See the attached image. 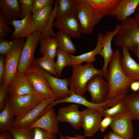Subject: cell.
I'll return each mask as SVG.
<instances>
[{
  "instance_id": "obj_42",
  "label": "cell",
  "mask_w": 139,
  "mask_h": 139,
  "mask_svg": "<svg viewBox=\"0 0 139 139\" xmlns=\"http://www.w3.org/2000/svg\"><path fill=\"white\" fill-rule=\"evenodd\" d=\"M9 85L4 81L0 86V111L5 107L6 98L8 96Z\"/></svg>"
},
{
  "instance_id": "obj_11",
  "label": "cell",
  "mask_w": 139,
  "mask_h": 139,
  "mask_svg": "<svg viewBox=\"0 0 139 139\" xmlns=\"http://www.w3.org/2000/svg\"><path fill=\"white\" fill-rule=\"evenodd\" d=\"M9 98L11 108L15 118L24 115L42 100L35 94L14 97H9Z\"/></svg>"
},
{
  "instance_id": "obj_28",
  "label": "cell",
  "mask_w": 139,
  "mask_h": 139,
  "mask_svg": "<svg viewBox=\"0 0 139 139\" xmlns=\"http://www.w3.org/2000/svg\"><path fill=\"white\" fill-rule=\"evenodd\" d=\"M133 120L139 121V92L127 94L121 99Z\"/></svg>"
},
{
  "instance_id": "obj_8",
  "label": "cell",
  "mask_w": 139,
  "mask_h": 139,
  "mask_svg": "<svg viewBox=\"0 0 139 139\" xmlns=\"http://www.w3.org/2000/svg\"><path fill=\"white\" fill-rule=\"evenodd\" d=\"M54 101L55 99L53 98L43 99L26 114L15 118L13 126L21 128L28 127L45 113L48 107Z\"/></svg>"
},
{
  "instance_id": "obj_17",
  "label": "cell",
  "mask_w": 139,
  "mask_h": 139,
  "mask_svg": "<svg viewBox=\"0 0 139 139\" xmlns=\"http://www.w3.org/2000/svg\"><path fill=\"white\" fill-rule=\"evenodd\" d=\"M79 105L75 103L60 108L57 114L59 121L69 123L76 130L80 129L82 112L79 111Z\"/></svg>"
},
{
  "instance_id": "obj_18",
  "label": "cell",
  "mask_w": 139,
  "mask_h": 139,
  "mask_svg": "<svg viewBox=\"0 0 139 139\" xmlns=\"http://www.w3.org/2000/svg\"><path fill=\"white\" fill-rule=\"evenodd\" d=\"M120 27V25H117L112 31H106L102 40L103 47L99 55L104 59V65L101 70L103 76L106 79L107 76L108 66L114 52L111 47L112 41L119 31Z\"/></svg>"
},
{
  "instance_id": "obj_52",
  "label": "cell",
  "mask_w": 139,
  "mask_h": 139,
  "mask_svg": "<svg viewBox=\"0 0 139 139\" xmlns=\"http://www.w3.org/2000/svg\"><path fill=\"white\" fill-rule=\"evenodd\" d=\"M138 82H139V81H138Z\"/></svg>"
},
{
  "instance_id": "obj_43",
  "label": "cell",
  "mask_w": 139,
  "mask_h": 139,
  "mask_svg": "<svg viewBox=\"0 0 139 139\" xmlns=\"http://www.w3.org/2000/svg\"><path fill=\"white\" fill-rule=\"evenodd\" d=\"M114 117L106 116L102 119L100 125L99 130L102 133L112 123Z\"/></svg>"
},
{
  "instance_id": "obj_38",
  "label": "cell",
  "mask_w": 139,
  "mask_h": 139,
  "mask_svg": "<svg viewBox=\"0 0 139 139\" xmlns=\"http://www.w3.org/2000/svg\"><path fill=\"white\" fill-rule=\"evenodd\" d=\"M19 1L21 6V19H22L32 13L33 0H20Z\"/></svg>"
},
{
  "instance_id": "obj_30",
  "label": "cell",
  "mask_w": 139,
  "mask_h": 139,
  "mask_svg": "<svg viewBox=\"0 0 139 139\" xmlns=\"http://www.w3.org/2000/svg\"><path fill=\"white\" fill-rule=\"evenodd\" d=\"M24 43V38L9 41L4 38H0V54L5 55L19 49H22Z\"/></svg>"
},
{
  "instance_id": "obj_27",
  "label": "cell",
  "mask_w": 139,
  "mask_h": 139,
  "mask_svg": "<svg viewBox=\"0 0 139 139\" xmlns=\"http://www.w3.org/2000/svg\"><path fill=\"white\" fill-rule=\"evenodd\" d=\"M39 50L43 56L54 60L56 57L58 44L56 37L47 36L41 39Z\"/></svg>"
},
{
  "instance_id": "obj_46",
  "label": "cell",
  "mask_w": 139,
  "mask_h": 139,
  "mask_svg": "<svg viewBox=\"0 0 139 139\" xmlns=\"http://www.w3.org/2000/svg\"><path fill=\"white\" fill-rule=\"evenodd\" d=\"M0 139H14L12 134L9 132H7L0 134Z\"/></svg>"
},
{
  "instance_id": "obj_2",
  "label": "cell",
  "mask_w": 139,
  "mask_h": 139,
  "mask_svg": "<svg viewBox=\"0 0 139 139\" xmlns=\"http://www.w3.org/2000/svg\"><path fill=\"white\" fill-rule=\"evenodd\" d=\"M119 31L114 38L116 46L132 51L139 60V21L129 17L121 22Z\"/></svg>"
},
{
  "instance_id": "obj_3",
  "label": "cell",
  "mask_w": 139,
  "mask_h": 139,
  "mask_svg": "<svg viewBox=\"0 0 139 139\" xmlns=\"http://www.w3.org/2000/svg\"><path fill=\"white\" fill-rule=\"evenodd\" d=\"M103 75L101 70L95 68L92 63L72 66V73L69 79V86L71 91L84 96L86 91V85L89 81L94 75Z\"/></svg>"
},
{
  "instance_id": "obj_6",
  "label": "cell",
  "mask_w": 139,
  "mask_h": 139,
  "mask_svg": "<svg viewBox=\"0 0 139 139\" xmlns=\"http://www.w3.org/2000/svg\"><path fill=\"white\" fill-rule=\"evenodd\" d=\"M41 39V32L35 31L27 38L22 49L18 64L19 73L25 74L34 61V54Z\"/></svg>"
},
{
  "instance_id": "obj_4",
  "label": "cell",
  "mask_w": 139,
  "mask_h": 139,
  "mask_svg": "<svg viewBox=\"0 0 139 139\" xmlns=\"http://www.w3.org/2000/svg\"><path fill=\"white\" fill-rule=\"evenodd\" d=\"M76 13L80 22L82 34L90 35L94 26L101 20L91 5L85 0H76Z\"/></svg>"
},
{
  "instance_id": "obj_21",
  "label": "cell",
  "mask_w": 139,
  "mask_h": 139,
  "mask_svg": "<svg viewBox=\"0 0 139 139\" xmlns=\"http://www.w3.org/2000/svg\"><path fill=\"white\" fill-rule=\"evenodd\" d=\"M122 48L123 56L120 64L122 70L128 78L135 81L139 80V63L131 56L128 49Z\"/></svg>"
},
{
  "instance_id": "obj_37",
  "label": "cell",
  "mask_w": 139,
  "mask_h": 139,
  "mask_svg": "<svg viewBox=\"0 0 139 139\" xmlns=\"http://www.w3.org/2000/svg\"><path fill=\"white\" fill-rule=\"evenodd\" d=\"M127 111L126 107L121 100L117 103L111 107L107 108L102 111V117H114Z\"/></svg>"
},
{
  "instance_id": "obj_5",
  "label": "cell",
  "mask_w": 139,
  "mask_h": 139,
  "mask_svg": "<svg viewBox=\"0 0 139 139\" xmlns=\"http://www.w3.org/2000/svg\"><path fill=\"white\" fill-rule=\"evenodd\" d=\"M25 74L36 95L42 100L49 98H54L47 81L34 61Z\"/></svg>"
},
{
  "instance_id": "obj_31",
  "label": "cell",
  "mask_w": 139,
  "mask_h": 139,
  "mask_svg": "<svg viewBox=\"0 0 139 139\" xmlns=\"http://www.w3.org/2000/svg\"><path fill=\"white\" fill-rule=\"evenodd\" d=\"M58 48L70 54H74L76 48L71 37L67 34L60 31L56 33Z\"/></svg>"
},
{
  "instance_id": "obj_32",
  "label": "cell",
  "mask_w": 139,
  "mask_h": 139,
  "mask_svg": "<svg viewBox=\"0 0 139 139\" xmlns=\"http://www.w3.org/2000/svg\"><path fill=\"white\" fill-rule=\"evenodd\" d=\"M57 3L58 8L56 19L76 12V0H58Z\"/></svg>"
},
{
  "instance_id": "obj_13",
  "label": "cell",
  "mask_w": 139,
  "mask_h": 139,
  "mask_svg": "<svg viewBox=\"0 0 139 139\" xmlns=\"http://www.w3.org/2000/svg\"><path fill=\"white\" fill-rule=\"evenodd\" d=\"M40 68L51 89L55 100H64L70 96L71 92L68 88L69 79L58 78Z\"/></svg>"
},
{
  "instance_id": "obj_14",
  "label": "cell",
  "mask_w": 139,
  "mask_h": 139,
  "mask_svg": "<svg viewBox=\"0 0 139 139\" xmlns=\"http://www.w3.org/2000/svg\"><path fill=\"white\" fill-rule=\"evenodd\" d=\"M133 120L127 110L114 117L110 127L113 132L125 139H132L134 136Z\"/></svg>"
},
{
  "instance_id": "obj_22",
  "label": "cell",
  "mask_w": 139,
  "mask_h": 139,
  "mask_svg": "<svg viewBox=\"0 0 139 139\" xmlns=\"http://www.w3.org/2000/svg\"><path fill=\"white\" fill-rule=\"evenodd\" d=\"M139 4V0H120L112 16L121 22L135 13Z\"/></svg>"
},
{
  "instance_id": "obj_33",
  "label": "cell",
  "mask_w": 139,
  "mask_h": 139,
  "mask_svg": "<svg viewBox=\"0 0 139 139\" xmlns=\"http://www.w3.org/2000/svg\"><path fill=\"white\" fill-rule=\"evenodd\" d=\"M55 63L56 70L58 77L60 76L62 71L66 66H70L71 54L58 48Z\"/></svg>"
},
{
  "instance_id": "obj_1",
  "label": "cell",
  "mask_w": 139,
  "mask_h": 139,
  "mask_svg": "<svg viewBox=\"0 0 139 139\" xmlns=\"http://www.w3.org/2000/svg\"><path fill=\"white\" fill-rule=\"evenodd\" d=\"M122 57L120 50L116 49L109 63L106 78L109 88L107 100L120 94H128L131 84L135 81L128 78L122 70L120 64Z\"/></svg>"
},
{
  "instance_id": "obj_29",
  "label": "cell",
  "mask_w": 139,
  "mask_h": 139,
  "mask_svg": "<svg viewBox=\"0 0 139 139\" xmlns=\"http://www.w3.org/2000/svg\"><path fill=\"white\" fill-rule=\"evenodd\" d=\"M53 8L52 5L48 6L32 14L35 31L41 32L43 31L50 18Z\"/></svg>"
},
{
  "instance_id": "obj_10",
  "label": "cell",
  "mask_w": 139,
  "mask_h": 139,
  "mask_svg": "<svg viewBox=\"0 0 139 139\" xmlns=\"http://www.w3.org/2000/svg\"><path fill=\"white\" fill-rule=\"evenodd\" d=\"M71 95L70 97L64 100L53 101L48 106V108L60 103L67 102L81 105L87 108L102 111L106 108L114 106L121 100L120 97L117 96L102 103H94L87 100L83 96L77 94L72 92L71 91Z\"/></svg>"
},
{
  "instance_id": "obj_7",
  "label": "cell",
  "mask_w": 139,
  "mask_h": 139,
  "mask_svg": "<svg viewBox=\"0 0 139 139\" xmlns=\"http://www.w3.org/2000/svg\"><path fill=\"white\" fill-rule=\"evenodd\" d=\"M102 75L97 74L89 80L86 85V91L90 93L92 103L99 104L107 101L109 88L106 81Z\"/></svg>"
},
{
  "instance_id": "obj_44",
  "label": "cell",
  "mask_w": 139,
  "mask_h": 139,
  "mask_svg": "<svg viewBox=\"0 0 139 139\" xmlns=\"http://www.w3.org/2000/svg\"><path fill=\"white\" fill-rule=\"evenodd\" d=\"M5 55H0V83L1 85L3 81L5 70Z\"/></svg>"
},
{
  "instance_id": "obj_20",
  "label": "cell",
  "mask_w": 139,
  "mask_h": 139,
  "mask_svg": "<svg viewBox=\"0 0 139 139\" xmlns=\"http://www.w3.org/2000/svg\"><path fill=\"white\" fill-rule=\"evenodd\" d=\"M35 93L25 74L18 73L16 78L9 85L8 95L14 97Z\"/></svg>"
},
{
  "instance_id": "obj_45",
  "label": "cell",
  "mask_w": 139,
  "mask_h": 139,
  "mask_svg": "<svg viewBox=\"0 0 139 139\" xmlns=\"http://www.w3.org/2000/svg\"><path fill=\"white\" fill-rule=\"evenodd\" d=\"M103 139H125L122 137L117 134L113 132H110L105 135Z\"/></svg>"
},
{
  "instance_id": "obj_19",
  "label": "cell",
  "mask_w": 139,
  "mask_h": 139,
  "mask_svg": "<svg viewBox=\"0 0 139 139\" xmlns=\"http://www.w3.org/2000/svg\"><path fill=\"white\" fill-rule=\"evenodd\" d=\"M22 49L5 55L3 81L9 85L12 82L18 73V66Z\"/></svg>"
},
{
  "instance_id": "obj_9",
  "label": "cell",
  "mask_w": 139,
  "mask_h": 139,
  "mask_svg": "<svg viewBox=\"0 0 139 139\" xmlns=\"http://www.w3.org/2000/svg\"><path fill=\"white\" fill-rule=\"evenodd\" d=\"M53 27L71 38H80L82 34L81 25L76 12L56 19L54 22Z\"/></svg>"
},
{
  "instance_id": "obj_41",
  "label": "cell",
  "mask_w": 139,
  "mask_h": 139,
  "mask_svg": "<svg viewBox=\"0 0 139 139\" xmlns=\"http://www.w3.org/2000/svg\"><path fill=\"white\" fill-rule=\"evenodd\" d=\"M55 1V0H33L32 13L48 6L52 5Z\"/></svg>"
},
{
  "instance_id": "obj_26",
  "label": "cell",
  "mask_w": 139,
  "mask_h": 139,
  "mask_svg": "<svg viewBox=\"0 0 139 139\" xmlns=\"http://www.w3.org/2000/svg\"><path fill=\"white\" fill-rule=\"evenodd\" d=\"M11 105L10 98H6L4 107L0 113V132H8L14 124L15 118Z\"/></svg>"
},
{
  "instance_id": "obj_12",
  "label": "cell",
  "mask_w": 139,
  "mask_h": 139,
  "mask_svg": "<svg viewBox=\"0 0 139 139\" xmlns=\"http://www.w3.org/2000/svg\"><path fill=\"white\" fill-rule=\"evenodd\" d=\"M102 111L88 108L81 111V127L85 136L92 137L99 130Z\"/></svg>"
},
{
  "instance_id": "obj_50",
  "label": "cell",
  "mask_w": 139,
  "mask_h": 139,
  "mask_svg": "<svg viewBox=\"0 0 139 139\" xmlns=\"http://www.w3.org/2000/svg\"><path fill=\"white\" fill-rule=\"evenodd\" d=\"M59 134L60 139H66L64 137V136L63 135H62L60 133Z\"/></svg>"
},
{
  "instance_id": "obj_47",
  "label": "cell",
  "mask_w": 139,
  "mask_h": 139,
  "mask_svg": "<svg viewBox=\"0 0 139 139\" xmlns=\"http://www.w3.org/2000/svg\"><path fill=\"white\" fill-rule=\"evenodd\" d=\"M85 136L81 135L75 134L73 137L68 135L64 136L66 139H87Z\"/></svg>"
},
{
  "instance_id": "obj_16",
  "label": "cell",
  "mask_w": 139,
  "mask_h": 139,
  "mask_svg": "<svg viewBox=\"0 0 139 139\" xmlns=\"http://www.w3.org/2000/svg\"><path fill=\"white\" fill-rule=\"evenodd\" d=\"M9 23L14 28V30L11 36L12 40L27 38L36 30L32 13L23 19L9 22Z\"/></svg>"
},
{
  "instance_id": "obj_51",
  "label": "cell",
  "mask_w": 139,
  "mask_h": 139,
  "mask_svg": "<svg viewBox=\"0 0 139 139\" xmlns=\"http://www.w3.org/2000/svg\"><path fill=\"white\" fill-rule=\"evenodd\" d=\"M137 139H139V137L137 138Z\"/></svg>"
},
{
  "instance_id": "obj_35",
  "label": "cell",
  "mask_w": 139,
  "mask_h": 139,
  "mask_svg": "<svg viewBox=\"0 0 139 139\" xmlns=\"http://www.w3.org/2000/svg\"><path fill=\"white\" fill-rule=\"evenodd\" d=\"M8 132L12 134L14 139H34V133L33 128L13 126Z\"/></svg>"
},
{
  "instance_id": "obj_49",
  "label": "cell",
  "mask_w": 139,
  "mask_h": 139,
  "mask_svg": "<svg viewBox=\"0 0 139 139\" xmlns=\"http://www.w3.org/2000/svg\"><path fill=\"white\" fill-rule=\"evenodd\" d=\"M134 18L136 20L139 21V4L136 9L135 12L134 13Z\"/></svg>"
},
{
  "instance_id": "obj_34",
  "label": "cell",
  "mask_w": 139,
  "mask_h": 139,
  "mask_svg": "<svg viewBox=\"0 0 139 139\" xmlns=\"http://www.w3.org/2000/svg\"><path fill=\"white\" fill-rule=\"evenodd\" d=\"M34 62L39 67L48 72L52 75L58 77L56 70L55 63L53 60L45 56L34 59Z\"/></svg>"
},
{
  "instance_id": "obj_40",
  "label": "cell",
  "mask_w": 139,
  "mask_h": 139,
  "mask_svg": "<svg viewBox=\"0 0 139 139\" xmlns=\"http://www.w3.org/2000/svg\"><path fill=\"white\" fill-rule=\"evenodd\" d=\"M34 139H56V134L39 128H33Z\"/></svg>"
},
{
  "instance_id": "obj_15",
  "label": "cell",
  "mask_w": 139,
  "mask_h": 139,
  "mask_svg": "<svg viewBox=\"0 0 139 139\" xmlns=\"http://www.w3.org/2000/svg\"><path fill=\"white\" fill-rule=\"evenodd\" d=\"M59 120L53 107L48 109L45 113L28 127L39 128L53 133L59 134Z\"/></svg>"
},
{
  "instance_id": "obj_48",
  "label": "cell",
  "mask_w": 139,
  "mask_h": 139,
  "mask_svg": "<svg viewBox=\"0 0 139 139\" xmlns=\"http://www.w3.org/2000/svg\"><path fill=\"white\" fill-rule=\"evenodd\" d=\"M130 89L132 91L136 92L139 90V83L138 82L135 81L130 85Z\"/></svg>"
},
{
  "instance_id": "obj_39",
  "label": "cell",
  "mask_w": 139,
  "mask_h": 139,
  "mask_svg": "<svg viewBox=\"0 0 139 139\" xmlns=\"http://www.w3.org/2000/svg\"><path fill=\"white\" fill-rule=\"evenodd\" d=\"M9 22L0 13V38H4L12 32Z\"/></svg>"
},
{
  "instance_id": "obj_36",
  "label": "cell",
  "mask_w": 139,
  "mask_h": 139,
  "mask_svg": "<svg viewBox=\"0 0 139 139\" xmlns=\"http://www.w3.org/2000/svg\"><path fill=\"white\" fill-rule=\"evenodd\" d=\"M54 6L50 18L43 31L41 32V39L47 36L56 37L55 33L53 29V24L56 18L58 8L57 0H55Z\"/></svg>"
},
{
  "instance_id": "obj_25",
  "label": "cell",
  "mask_w": 139,
  "mask_h": 139,
  "mask_svg": "<svg viewBox=\"0 0 139 139\" xmlns=\"http://www.w3.org/2000/svg\"><path fill=\"white\" fill-rule=\"evenodd\" d=\"M104 35L101 33L98 34L97 45L93 50L77 56L71 54V60L70 66L81 64L84 62L92 63L95 61L96 60L95 56L99 54L102 48V40Z\"/></svg>"
},
{
  "instance_id": "obj_23",
  "label": "cell",
  "mask_w": 139,
  "mask_h": 139,
  "mask_svg": "<svg viewBox=\"0 0 139 139\" xmlns=\"http://www.w3.org/2000/svg\"><path fill=\"white\" fill-rule=\"evenodd\" d=\"M0 13L9 22L21 19L20 1L18 0H0Z\"/></svg>"
},
{
  "instance_id": "obj_24",
  "label": "cell",
  "mask_w": 139,
  "mask_h": 139,
  "mask_svg": "<svg viewBox=\"0 0 139 139\" xmlns=\"http://www.w3.org/2000/svg\"><path fill=\"white\" fill-rule=\"evenodd\" d=\"M92 6L97 16L102 18L112 16L120 0H85Z\"/></svg>"
}]
</instances>
